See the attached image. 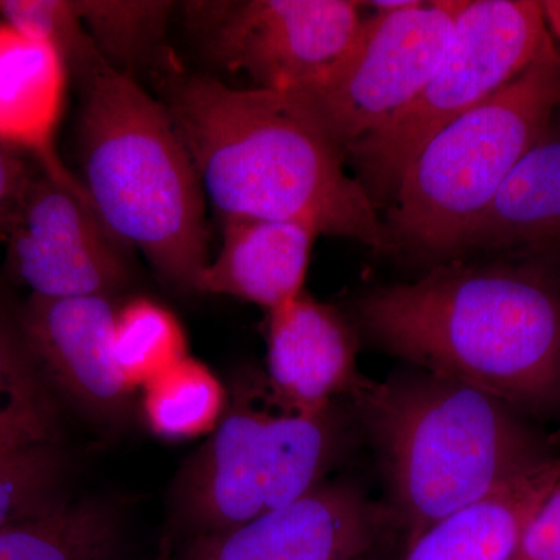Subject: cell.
<instances>
[{"mask_svg":"<svg viewBox=\"0 0 560 560\" xmlns=\"http://www.w3.org/2000/svg\"><path fill=\"white\" fill-rule=\"evenodd\" d=\"M154 81L220 219L304 221L318 235L393 248L370 191L345 171V151L289 94L238 90L176 61Z\"/></svg>","mask_w":560,"mask_h":560,"instance_id":"1","label":"cell"},{"mask_svg":"<svg viewBox=\"0 0 560 560\" xmlns=\"http://www.w3.org/2000/svg\"><path fill=\"white\" fill-rule=\"evenodd\" d=\"M363 329L436 377L544 411L560 400V294L540 272L444 265L372 291Z\"/></svg>","mask_w":560,"mask_h":560,"instance_id":"2","label":"cell"},{"mask_svg":"<svg viewBox=\"0 0 560 560\" xmlns=\"http://www.w3.org/2000/svg\"><path fill=\"white\" fill-rule=\"evenodd\" d=\"M381 455L408 547L434 523L555 459L510 404L423 374L350 394Z\"/></svg>","mask_w":560,"mask_h":560,"instance_id":"3","label":"cell"},{"mask_svg":"<svg viewBox=\"0 0 560 560\" xmlns=\"http://www.w3.org/2000/svg\"><path fill=\"white\" fill-rule=\"evenodd\" d=\"M79 180L117 237L180 293L209 265L206 195L161 101L105 65L79 81Z\"/></svg>","mask_w":560,"mask_h":560,"instance_id":"4","label":"cell"},{"mask_svg":"<svg viewBox=\"0 0 560 560\" xmlns=\"http://www.w3.org/2000/svg\"><path fill=\"white\" fill-rule=\"evenodd\" d=\"M560 106V51L552 44L517 79L427 140L394 191V243L427 253L460 243L501 184L550 130Z\"/></svg>","mask_w":560,"mask_h":560,"instance_id":"5","label":"cell"},{"mask_svg":"<svg viewBox=\"0 0 560 560\" xmlns=\"http://www.w3.org/2000/svg\"><path fill=\"white\" fill-rule=\"evenodd\" d=\"M180 481V510L200 534L235 528L323 485L338 448L330 410L307 416L234 394Z\"/></svg>","mask_w":560,"mask_h":560,"instance_id":"6","label":"cell"},{"mask_svg":"<svg viewBox=\"0 0 560 560\" xmlns=\"http://www.w3.org/2000/svg\"><path fill=\"white\" fill-rule=\"evenodd\" d=\"M552 44L540 2L466 0L451 44L418 97L346 154L368 183L394 194L427 140L503 90Z\"/></svg>","mask_w":560,"mask_h":560,"instance_id":"7","label":"cell"},{"mask_svg":"<svg viewBox=\"0 0 560 560\" xmlns=\"http://www.w3.org/2000/svg\"><path fill=\"white\" fill-rule=\"evenodd\" d=\"M466 0L418 2L361 22L345 55L287 91L342 151L407 108L440 65Z\"/></svg>","mask_w":560,"mask_h":560,"instance_id":"8","label":"cell"},{"mask_svg":"<svg viewBox=\"0 0 560 560\" xmlns=\"http://www.w3.org/2000/svg\"><path fill=\"white\" fill-rule=\"evenodd\" d=\"M350 0H195L184 21L213 65L287 92L340 60L361 25Z\"/></svg>","mask_w":560,"mask_h":560,"instance_id":"9","label":"cell"},{"mask_svg":"<svg viewBox=\"0 0 560 560\" xmlns=\"http://www.w3.org/2000/svg\"><path fill=\"white\" fill-rule=\"evenodd\" d=\"M7 270L43 298H113L130 280V246L98 217L72 173L39 164L5 242Z\"/></svg>","mask_w":560,"mask_h":560,"instance_id":"10","label":"cell"},{"mask_svg":"<svg viewBox=\"0 0 560 560\" xmlns=\"http://www.w3.org/2000/svg\"><path fill=\"white\" fill-rule=\"evenodd\" d=\"M388 512L342 482L220 530L200 534L183 560H357L372 555Z\"/></svg>","mask_w":560,"mask_h":560,"instance_id":"11","label":"cell"},{"mask_svg":"<svg viewBox=\"0 0 560 560\" xmlns=\"http://www.w3.org/2000/svg\"><path fill=\"white\" fill-rule=\"evenodd\" d=\"M117 312L114 298L55 300L31 294L14 313L49 385L106 422L127 412L132 393L114 353Z\"/></svg>","mask_w":560,"mask_h":560,"instance_id":"12","label":"cell"},{"mask_svg":"<svg viewBox=\"0 0 560 560\" xmlns=\"http://www.w3.org/2000/svg\"><path fill=\"white\" fill-rule=\"evenodd\" d=\"M359 338L337 308L302 291L270 312L268 382L282 410L316 416L364 381L357 368Z\"/></svg>","mask_w":560,"mask_h":560,"instance_id":"13","label":"cell"},{"mask_svg":"<svg viewBox=\"0 0 560 560\" xmlns=\"http://www.w3.org/2000/svg\"><path fill=\"white\" fill-rule=\"evenodd\" d=\"M219 254L198 280L197 293L224 294L276 311L304 291L318 232L294 220L221 219Z\"/></svg>","mask_w":560,"mask_h":560,"instance_id":"14","label":"cell"},{"mask_svg":"<svg viewBox=\"0 0 560 560\" xmlns=\"http://www.w3.org/2000/svg\"><path fill=\"white\" fill-rule=\"evenodd\" d=\"M66 81L68 68L54 47L0 21V140L28 151L54 175L69 172L55 151Z\"/></svg>","mask_w":560,"mask_h":560,"instance_id":"15","label":"cell"},{"mask_svg":"<svg viewBox=\"0 0 560 560\" xmlns=\"http://www.w3.org/2000/svg\"><path fill=\"white\" fill-rule=\"evenodd\" d=\"M560 477V458L434 523L404 560H511L523 530Z\"/></svg>","mask_w":560,"mask_h":560,"instance_id":"16","label":"cell"},{"mask_svg":"<svg viewBox=\"0 0 560 560\" xmlns=\"http://www.w3.org/2000/svg\"><path fill=\"white\" fill-rule=\"evenodd\" d=\"M560 243V136L548 132L515 165L460 248H526Z\"/></svg>","mask_w":560,"mask_h":560,"instance_id":"17","label":"cell"},{"mask_svg":"<svg viewBox=\"0 0 560 560\" xmlns=\"http://www.w3.org/2000/svg\"><path fill=\"white\" fill-rule=\"evenodd\" d=\"M116 518L86 501L62 503L0 528V560H113Z\"/></svg>","mask_w":560,"mask_h":560,"instance_id":"18","label":"cell"},{"mask_svg":"<svg viewBox=\"0 0 560 560\" xmlns=\"http://www.w3.org/2000/svg\"><path fill=\"white\" fill-rule=\"evenodd\" d=\"M57 431L49 382L25 345L16 316L0 305V452L54 444Z\"/></svg>","mask_w":560,"mask_h":560,"instance_id":"19","label":"cell"},{"mask_svg":"<svg viewBox=\"0 0 560 560\" xmlns=\"http://www.w3.org/2000/svg\"><path fill=\"white\" fill-rule=\"evenodd\" d=\"M84 28L114 69L135 79L139 69L153 77L168 68L173 51L165 43L176 7L164 0H73Z\"/></svg>","mask_w":560,"mask_h":560,"instance_id":"20","label":"cell"},{"mask_svg":"<svg viewBox=\"0 0 560 560\" xmlns=\"http://www.w3.org/2000/svg\"><path fill=\"white\" fill-rule=\"evenodd\" d=\"M142 389L143 418L151 433L162 440L212 434L228 408L226 389L219 377L189 355Z\"/></svg>","mask_w":560,"mask_h":560,"instance_id":"21","label":"cell"},{"mask_svg":"<svg viewBox=\"0 0 560 560\" xmlns=\"http://www.w3.org/2000/svg\"><path fill=\"white\" fill-rule=\"evenodd\" d=\"M114 353L128 386L143 388L186 359V335L168 308L139 298L117 312Z\"/></svg>","mask_w":560,"mask_h":560,"instance_id":"22","label":"cell"},{"mask_svg":"<svg viewBox=\"0 0 560 560\" xmlns=\"http://www.w3.org/2000/svg\"><path fill=\"white\" fill-rule=\"evenodd\" d=\"M0 20L25 38L49 44L77 81L105 66L73 0H0Z\"/></svg>","mask_w":560,"mask_h":560,"instance_id":"23","label":"cell"},{"mask_svg":"<svg viewBox=\"0 0 560 560\" xmlns=\"http://www.w3.org/2000/svg\"><path fill=\"white\" fill-rule=\"evenodd\" d=\"M61 471L54 444L0 452V528L57 504Z\"/></svg>","mask_w":560,"mask_h":560,"instance_id":"24","label":"cell"},{"mask_svg":"<svg viewBox=\"0 0 560 560\" xmlns=\"http://www.w3.org/2000/svg\"><path fill=\"white\" fill-rule=\"evenodd\" d=\"M38 167L39 161L32 153L0 140V243L9 238L22 197Z\"/></svg>","mask_w":560,"mask_h":560,"instance_id":"25","label":"cell"},{"mask_svg":"<svg viewBox=\"0 0 560 560\" xmlns=\"http://www.w3.org/2000/svg\"><path fill=\"white\" fill-rule=\"evenodd\" d=\"M511 560H560V477L523 530Z\"/></svg>","mask_w":560,"mask_h":560,"instance_id":"26","label":"cell"},{"mask_svg":"<svg viewBox=\"0 0 560 560\" xmlns=\"http://www.w3.org/2000/svg\"><path fill=\"white\" fill-rule=\"evenodd\" d=\"M541 3L545 24L551 36L560 39V0H547Z\"/></svg>","mask_w":560,"mask_h":560,"instance_id":"27","label":"cell"},{"mask_svg":"<svg viewBox=\"0 0 560 560\" xmlns=\"http://www.w3.org/2000/svg\"><path fill=\"white\" fill-rule=\"evenodd\" d=\"M415 2L416 0H394V2H371L370 5L372 9L381 11V13H386V11L407 9Z\"/></svg>","mask_w":560,"mask_h":560,"instance_id":"28","label":"cell"},{"mask_svg":"<svg viewBox=\"0 0 560 560\" xmlns=\"http://www.w3.org/2000/svg\"><path fill=\"white\" fill-rule=\"evenodd\" d=\"M357 560H375V559L372 558V555H370V556H364V558L357 559Z\"/></svg>","mask_w":560,"mask_h":560,"instance_id":"29","label":"cell"}]
</instances>
